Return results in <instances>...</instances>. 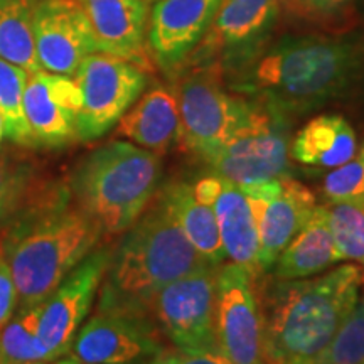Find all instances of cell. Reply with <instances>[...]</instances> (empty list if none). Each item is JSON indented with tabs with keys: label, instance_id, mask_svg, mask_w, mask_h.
Returning <instances> with one entry per match:
<instances>
[{
	"label": "cell",
	"instance_id": "obj_1",
	"mask_svg": "<svg viewBox=\"0 0 364 364\" xmlns=\"http://www.w3.org/2000/svg\"><path fill=\"white\" fill-rule=\"evenodd\" d=\"M228 76L235 93L300 117L351 95L364 80V38L289 34Z\"/></svg>",
	"mask_w": 364,
	"mask_h": 364
},
{
	"label": "cell",
	"instance_id": "obj_2",
	"mask_svg": "<svg viewBox=\"0 0 364 364\" xmlns=\"http://www.w3.org/2000/svg\"><path fill=\"white\" fill-rule=\"evenodd\" d=\"M103 233L63 182L36 186L0 236L19 306H38L98 247Z\"/></svg>",
	"mask_w": 364,
	"mask_h": 364
},
{
	"label": "cell",
	"instance_id": "obj_3",
	"mask_svg": "<svg viewBox=\"0 0 364 364\" xmlns=\"http://www.w3.org/2000/svg\"><path fill=\"white\" fill-rule=\"evenodd\" d=\"M363 268L346 263L299 280H255L268 364H316L356 306Z\"/></svg>",
	"mask_w": 364,
	"mask_h": 364
},
{
	"label": "cell",
	"instance_id": "obj_4",
	"mask_svg": "<svg viewBox=\"0 0 364 364\" xmlns=\"http://www.w3.org/2000/svg\"><path fill=\"white\" fill-rule=\"evenodd\" d=\"M204 263L159 193L112 248L97 309L152 314L162 289Z\"/></svg>",
	"mask_w": 364,
	"mask_h": 364
},
{
	"label": "cell",
	"instance_id": "obj_5",
	"mask_svg": "<svg viewBox=\"0 0 364 364\" xmlns=\"http://www.w3.org/2000/svg\"><path fill=\"white\" fill-rule=\"evenodd\" d=\"M162 176L161 157L113 140L86 156L73 172L71 198L103 236L125 233L152 203Z\"/></svg>",
	"mask_w": 364,
	"mask_h": 364
},
{
	"label": "cell",
	"instance_id": "obj_6",
	"mask_svg": "<svg viewBox=\"0 0 364 364\" xmlns=\"http://www.w3.org/2000/svg\"><path fill=\"white\" fill-rule=\"evenodd\" d=\"M292 118L250 98V110L230 140L204 159L213 174L238 186L260 184L292 176Z\"/></svg>",
	"mask_w": 364,
	"mask_h": 364
},
{
	"label": "cell",
	"instance_id": "obj_7",
	"mask_svg": "<svg viewBox=\"0 0 364 364\" xmlns=\"http://www.w3.org/2000/svg\"><path fill=\"white\" fill-rule=\"evenodd\" d=\"M215 65H186L177 73L181 139L189 152L206 159L221 149L250 110V98L233 95Z\"/></svg>",
	"mask_w": 364,
	"mask_h": 364
},
{
	"label": "cell",
	"instance_id": "obj_8",
	"mask_svg": "<svg viewBox=\"0 0 364 364\" xmlns=\"http://www.w3.org/2000/svg\"><path fill=\"white\" fill-rule=\"evenodd\" d=\"M81 90L76 117V140L93 142L115 127L147 88V70L127 59L93 53L75 75Z\"/></svg>",
	"mask_w": 364,
	"mask_h": 364
},
{
	"label": "cell",
	"instance_id": "obj_9",
	"mask_svg": "<svg viewBox=\"0 0 364 364\" xmlns=\"http://www.w3.org/2000/svg\"><path fill=\"white\" fill-rule=\"evenodd\" d=\"M218 267L204 263L162 289L152 316L162 334L184 353L218 354L216 341Z\"/></svg>",
	"mask_w": 364,
	"mask_h": 364
},
{
	"label": "cell",
	"instance_id": "obj_10",
	"mask_svg": "<svg viewBox=\"0 0 364 364\" xmlns=\"http://www.w3.org/2000/svg\"><path fill=\"white\" fill-rule=\"evenodd\" d=\"M280 11L279 0H223L188 65H215L223 75L247 65L270 43Z\"/></svg>",
	"mask_w": 364,
	"mask_h": 364
},
{
	"label": "cell",
	"instance_id": "obj_11",
	"mask_svg": "<svg viewBox=\"0 0 364 364\" xmlns=\"http://www.w3.org/2000/svg\"><path fill=\"white\" fill-rule=\"evenodd\" d=\"M253 273L238 263H223L216 277V341L231 364H268L262 343Z\"/></svg>",
	"mask_w": 364,
	"mask_h": 364
},
{
	"label": "cell",
	"instance_id": "obj_12",
	"mask_svg": "<svg viewBox=\"0 0 364 364\" xmlns=\"http://www.w3.org/2000/svg\"><path fill=\"white\" fill-rule=\"evenodd\" d=\"M162 336L152 314L97 309L71 348L83 364H134L161 354Z\"/></svg>",
	"mask_w": 364,
	"mask_h": 364
},
{
	"label": "cell",
	"instance_id": "obj_13",
	"mask_svg": "<svg viewBox=\"0 0 364 364\" xmlns=\"http://www.w3.org/2000/svg\"><path fill=\"white\" fill-rule=\"evenodd\" d=\"M110 255V247L95 248L41 304L39 339L53 361L70 353L102 285Z\"/></svg>",
	"mask_w": 364,
	"mask_h": 364
},
{
	"label": "cell",
	"instance_id": "obj_14",
	"mask_svg": "<svg viewBox=\"0 0 364 364\" xmlns=\"http://www.w3.org/2000/svg\"><path fill=\"white\" fill-rule=\"evenodd\" d=\"M258 230V267L267 273L316 209V196L292 177L240 186Z\"/></svg>",
	"mask_w": 364,
	"mask_h": 364
},
{
	"label": "cell",
	"instance_id": "obj_15",
	"mask_svg": "<svg viewBox=\"0 0 364 364\" xmlns=\"http://www.w3.org/2000/svg\"><path fill=\"white\" fill-rule=\"evenodd\" d=\"M223 0H156L149 12L147 53L174 78L188 65L220 11Z\"/></svg>",
	"mask_w": 364,
	"mask_h": 364
},
{
	"label": "cell",
	"instance_id": "obj_16",
	"mask_svg": "<svg viewBox=\"0 0 364 364\" xmlns=\"http://www.w3.org/2000/svg\"><path fill=\"white\" fill-rule=\"evenodd\" d=\"M36 53L43 71L73 76L97 51L93 29L78 0H41L33 11Z\"/></svg>",
	"mask_w": 364,
	"mask_h": 364
},
{
	"label": "cell",
	"instance_id": "obj_17",
	"mask_svg": "<svg viewBox=\"0 0 364 364\" xmlns=\"http://www.w3.org/2000/svg\"><path fill=\"white\" fill-rule=\"evenodd\" d=\"M193 188L196 198L213 208L226 258L248 268L253 277L263 275L258 267L257 223L243 189L213 172Z\"/></svg>",
	"mask_w": 364,
	"mask_h": 364
},
{
	"label": "cell",
	"instance_id": "obj_18",
	"mask_svg": "<svg viewBox=\"0 0 364 364\" xmlns=\"http://www.w3.org/2000/svg\"><path fill=\"white\" fill-rule=\"evenodd\" d=\"M93 29L97 51L149 66V6L144 0H78Z\"/></svg>",
	"mask_w": 364,
	"mask_h": 364
},
{
	"label": "cell",
	"instance_id": "obj_19",
	"mask_svg": "<svg viewBox=\"0 0 364 364\" xmlns=\"http://www.w3.org/2000/svg\"><path fill=\"white\" fill-rule=\"evenodd\" d=\"M117 134L150 152H167L181 139L179 105L174 90L154 86L136 98L117 124Z\"/></svg>",
	"mask_w": 364,
	"mask_h": 364
},
{
	"label": "cell",
	"instance_id": "obj_20",
	"mask_svg": "<svg viewBox=\"0 0 364 364\" xmlns=\"http://www.w3.org/2000/svg\"><path fill=\"white\" fill-rule=\"evenodd\" d=\"M343 262L329 225L326 206H316L306 226L294 236L272 267L279 280H299L318 275Z\"/></svg>",
	"mask_w": 364,
	"mask_h": 364
},
{
	"label": "cell",
	"instance_id": "obj_21",
	"mask_svg": "<svg viewBox=\"0 0 364 364\" xmlns=\"http://www.w3.org/2000/svg\"><path fill=\"white\" fill-rule=\"evenodd\" d=\"M356 154V132L338 113L314 117L290 140V157L309 167L336 169L351 161Z\"/></svg>",
	"mask_w": 364,
	"mask_h": 364
},
{
	"label": "cell",
	"instance_id": "obj_22",
	"mask_svg": "<svg viewBox=\"0 0 364 364\" xmlns=\"http://www.w3.org/2000/svg\"><path fill=\"white\" fill-rule=\"evenodd\" d=\"M161 193L196 252L201 255L209 265H223L226 260V253L223 248L215 213L209 204L196 198L193 184L184 181L171 182Z\"/></svg>",
	"mask_w": 364,
	"mask_h": 364
},
{
	"label": "cell",
	"instance_id": "obj_23",
	"mask_svg": "<svg viewBox=\"0 0 364 364\" xmlns=\"http://www.w3.org/2000/svg\"><path fill=\"white\" fill-rule=\"evenodd\" d=\"M24 115L34 147L61 149L76 140V117L54 100L49 91L46 71L33 73L27 78Z\"/></svg>",
	"mask_w": 364,
	"mask_h": 364
},
{
	"label": "cell",
	"instance_id": "obj_24",
	"mask_svg": "<svg viewBox=\"0 0 364 364\" xmlns=\"http://www.w3.org/2000/svg\"><path fill=\"white\" fill-rule=\"evenodd\" d=\"M31 0H0V58L33 75L43 71L36 53Z\"/></svg>",
	"mask_w": 364,
	"mask_h": 364
},
{
	"label": "cell",
	"instance_id": "obj_25",
	"mask_svg": "<svg viewBox=\"0 0 364 364\" xmlns=\"http://www.w3.org/2000/svg\"><path fill=\"white\" fill-rule=\"evenodd\" d=\"M38 306L17 307L0 331V354L4 364H41L53 361L39 339Z\"/></svg>",
	"mask_w": 364,
	"mask_h": 364
},
{
	"label": "cell",
	"instance_id": "obj_26",
	"mask_svg": "<svg viewBox=\"0 0 364 364\" xmlns=\"http://www.w3.org/2000/svg\"><path fill=\"white\" fill-rule=\"evenodd\" d=\"M29 73L0 58V117L11 142L34 147L24 115V90Z\"/></svg>",
	"mask_w": 364,
	"mask_h": 364
},
{
	"label": "cell",
	"instance_id": "obj_27",
	"mask_svg": "<svg viewBox=\"0 0 364 364\" xmlns=\"http://www.w3.org/2000/svg\"><path fill=\"white\" fill-rule=\"evenodd\" d=\"M326 208L343 262H354L363 268L364 275V203H331Z\"/></svg>",
	"mask_w": 364,
	"mask_h": 364
},
{
	"label": "cell",
	"instance_id": "obj_28",
	"mask_svg": "<svg viewBox=\"0 0 364 364\" xmlns=\"http://www.w3.org/2000/svg\"><path fill=\"white\" fill-rule=\"evenodd\" d=\"M316 364H364V275L356 306Z\"/></svg>",
	"mask_w": 364,
	"mask_h": 364
},
{
	"label": "cell",
	"instance_id": "obj_29",
	"mask_svg": "<svg viewBox=\"0 0 364 364\" xmlns=\"http://www.w3.org/2000/svg\"><path fill=\"white\" fill-rule=\"evenodd\" d=\"M38 184L26 166L0 156V228L7 225Z\"/></svg>",
	"mask_w": 364,
	"mask_h": 364
},
{
	"label": "cell",
	"instance_id": "obj_30",
	"mask_svg": "<svg viewBox=\"0 0 364 364\" xmlns=\"http://www.w3.org/2000/svg\"><path fill=\"white\" fill-rule=\"evenodd\" d=\"M322 193L329 203H364V150L324 177Z\"/></svg>",
	"mask_w": 364,
	"mask_h": 364
},
{
	"label": "cell",
	"instance_id": "obj_31",
	"mask_svg": "<svg viewBox=\"0 0 364 364\" xmlns=\"http://www.w3.org/2000/svg\"><path fill=\"white\" fill-rule=\"evenodd\" d=\"M280 9L300 21L326 22L338 17L353 0H279Z\"/></svg>",
	"mask_w": 364,
	"mask_h": 364
},
{
	"label": "cell",
	"instance_id": "obj_32",
	"mask_svg": "<svg viewBox=\"0 0 364 364\" xmlns=\"http://www.w3.org/2000/svg\"><path fill=\"white\" fill-rule=\"evenodd\" d=\"M17 306H19V294H17L16 282H14L11 267L0 250V331L16 312Z\"/></svg>",
	"mask_w": 364,
	"mask_h": 364
},
{
	"label": "cell",
	"instance_id": "obj_33",
	"mask_svg": "<svg viewBox=\"0 0 364 364\" xmlns=\"http://www.w3.org/2000/svg\"><path fill=\"white\" fill-rule=\"evenodd\" d=\"M145 364H231L220 353H184L179 349H164L161 354Z\"/></svg>",
	"mask_w": 364,
	"mask_h": 364
},
{
	"label": "cell",
	"instance_id": "obj_34",
	"mask_svg": "<svg viewBox=\"0 0 364 364\" xmlns=\"http://www.w3.org/2000/svg\"><path fill=\"white\" fill-rule=\"evenodd\" d=\"M4 135H6V127H4V120L2 117H0V142H2Z\"/></svg>",
	"mask_w": 364,
	"mask_h": 364
},
{
	"label": "cell",
	"instance_id": "obj_35",
	"mask_svg": "<svg viewBox=\"0 0 364 364\" xmlns=\"http://www.w3.org/2000/svg\"><path fill=\"white\" fill-rule=\"evenodd\" d=\"M144 2H147V4H149V2H156V0H144Z\"/></svg>",
	"mask_w": 364,
	"mask_h": 364
},
{
	"label": "cell",
	"instance_id": "obj_36",
	"mask_svg": "<svg viewBox=\"0 0 364 364\" xmlns=\"http://www.w3.org/2000/svg\"><path fill=\"white\" fill-rule=\"evenodd\" d=\"M0 364H4V363H2V354H0Z\"/></svg>",
	"mask_w": 364,
	"mask_h": 364
},
{
	"label": "cell",
	"instance_id": "obj_37",
	"mask_svg": "<svg viewBox=\"0 0 364 364\" xmlns=\"http://www.w3.org/2000/svg\"><path fill=\"white\" fill-rule=\"evenodd\" d=\"M41 364H44V363H41Z\"/></svg>",
	"mask_w": 364,
	"mask_h": 364
}]
</instances>
